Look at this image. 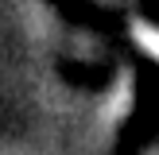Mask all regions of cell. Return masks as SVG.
Segmentation results:
<instances>
[{
    "instance_id": "cell-2",
    "label": "cell",
    "mask_w": 159,
    "mask_h": 155,
    "mask_svg": "<svg viewBox=\"0 0 159 155\" xmlns=\"http://www.w3.org/2000/svg\"><path fill=\"white\" fill-rule=\"evenodd\" d=\"M152 155H159V151H152Z\"/></svg>"
},
{
    "instance_id": "cell-1",
    "label": "cell",
    "mask_w": 159,
    "mask_h": 155,
    "mask_svg": "<svg viewBox=\"0 0 159 155\" xmlns=\"http://www.w3.org/2000/svg\"><path fill=\"white\" fill-rule=\"evenodd\" d=\"M132 35H136L140 51H148V54H152V58L159 62V27H155V23H144V20H136V23H132Z\"/></svg>"
}]
</instances>
